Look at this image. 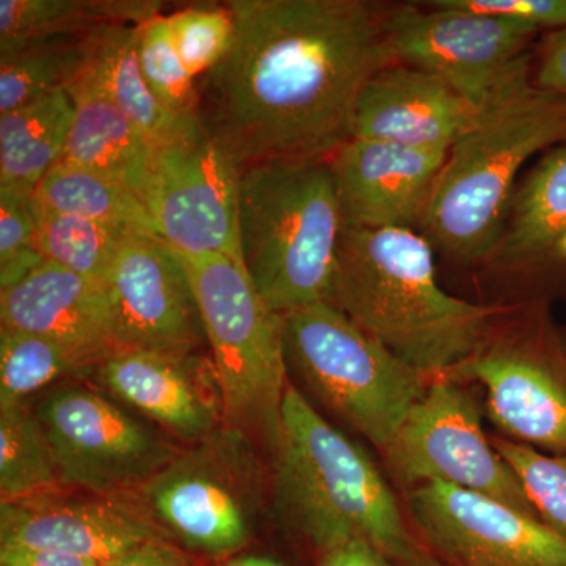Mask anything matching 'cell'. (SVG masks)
Returning a JSON list of instances; mask_svg holds the SVG:
<instances>
[{"instance_id": "obj_25", "label": "cell", "mask_w": 566, "mask_h": 566, "mask_svg": "<svg viewBox=\"0 0 566 566\" xmlns=\"http://www.w3.org/2000/svg\"><path fill=\"white\" fill-rule=\"evenodd\" d=\"M74 114L69 91H59L0 115V186L36 188L61 161Z\"/></svg>"}, {"instance_id": "obj_19", "label": "cell", "mask_w": 566, "mask_h": 566, "mask_svg": "<svg viewBox=\"0 0 566 566\" xmlns=\"http://www.w3.org/2000/svg\"><path fill=\"white\" fill-rule=\"evenodd\" d=\"M479 112L434 74L395 63L360 95L353 137L449 155Z\"/></svg>"}, {"instance_id": "obj_6", "label": "cell", "mask_w": 566, "mask_h": 566, "mask_svg": "<svg viewBox=\"0 0 566 566\" xmlns=\"http://www.w3.org/2000/svg\"><path fill=\"white\" fill-rule=\"evenodd\" d=\"M196 294L222 420L274 449L286 389L283 315L271 311L241 263L226 255H180Z\"/></svg>"}, {"instance_id": "obj_18", "label": "cell", "mask_w": 566, "mask_h": 566, "mask_svg": "<svg viewBox=\"0 0 566 566\" xmlns=\"http://www.w3.org/2000/svg\"><path fill=\"white\" fill-rule=\"evenodd\" d=\"M0 327L50 338L84 370L117 352L106 289L46 260L0 290Z\"/></svg>"}, {"instance_id": "obj_42", "label": "cell", "mask_w": 566, "mask_h": 566, "mask_svg": "<svg viewBox=\"0 0 566 566\" xmlns=\"http://www.w3.org/2000/svg\"><path fill=\"white\" fill-rule=\"evenodd\" d=\"M439 566H441V565H439Z\"/></svg>"}, {"instance_id": "obj_7", "label": "cell", "mask_w": 566, "mask_h": 566, "mask_svg": "<svg viewBox=\"0 0 566 566\" xmlns=\"http://www.w3.org/2000/svg\"><path fill=\"white\" fill-rule=\"evenodd\" d=\"M286 363L331 411L385 452L427 390L428 376L331 303L283 315Z\"/></svg>"}, {"instance_id": "obj_11", "label": "cell", "mask_w": 566, "mask_h": 566, "mask_svg": "<svg viewBox=\"0 0 566 566\" xmlns=\"http://www.w3.org/2000/svg\"><path fill=\"white\" fill-rule=\"evenodd\" d=\"M241 169L202 123L156 145L145 197L159 237L180 255H226L240 248Z\"/></svg>"}, {"instance_id": "obj_30", "label": "cell", "mask_w": 566, "mask_h": 566, "mask_svg": "<svg viewBox=\"0 0 566 566\" xmlns=\"http://www.w3.org/2000/svg\"><path fill=\"white\" fill-rule=\"evenodd\" d=\"M77 371L84 367L62 345L0 327V403H24L29 395Z\"/></svg>"}, {"instance_id": "obj_1", "label": "cell", "mask_w": 566, "mask_h": 566, "mask_svg": "<svg viewBox=\"0 0 566 566\" xmlns=\"http://www.w3.org/2000/svg\"><path fill=\"white\" fill-rule=\"evenodd\" d=\"M234 41L197 80V117L241 172L329 159L357 103L395 65L382 7L365 0H230Z\"/></svg>"}, {"instance_id": "obj_40", "label": "cell", "mask_w": 566, "mask_h": 566, "mask_svg": "<svg viewBox=\"0 0 566 566\" xmlns=\"http://www.w3.org/2000/svg\"><path fill=\"white\" fill-rule=\"evenodd\" d=\"M226 566H283L271 558L259 556H241L232 558Z\"/></svg>"}, {"instance_id": "obj_33", "label": "cell", "mask_w": 566, "mask_h": 566, "mask_svg": "<svg viewBox=\"0 0 566 566\" xmlns=\"http://www.w3.org/2000/svg\"><path fill=\"white\" fill-rule=\"evenodd\" d=\"M167 18L178 55L196 80L214 69L232 50L237 28L226 3L186 7Z\"/></svg>"}, {"instance_id": "obj_41", "label": "cell", "mask_w": 566, "mask_h": 566, "mask_svg": "<svg viewBox=\"0 0 566 566\" xmlns=\"http://www.w3.org/2000/svg\"><path fill=\"white\" fill-rule=\"evenodd\" d=\"M558 253H560L562 259L566 260V237L558 244Z\"/></svg>"}, {"instance_id": "obj_16", "label": "cell", "mask_w": 566, "mask_h": 566, "mask_svg": "<svg viewBox=\"0 0 566 566\" xmlns=\"http://www.w3.org/2000/svg\"><path fill=\"white\" fill-rule=\"evenodd\" d=\"M163 539L144 504L123 495L62 501L48 495L0 505V547H28L104 564Z\"/></svg>"}, {"instance_id": "obj_15", "label": "cell", "mask_w": 566, "mask_h": 566, "mask_svg": "<svg viewBox=\"0 0 566 566\" xmlns=\"http://www.w3.org/2000/svg\"><path fill=\"white\" fill-rule=\"evenodd\" d=\"M104 289L117 349L189 357L207 340L180 256L158 234H126Z\"/></svg>"}, {"instance_id": "obj_31", "label": "cell", "mask_w": 566, "mask_h": 566, "mask_svg": "<svg viewBox=\"0 0 566 566\" xmlns=\"http://www.w3.org/2000/svg\"><path fill=\"white\" fill-rule=\"evenodd\" d=\"M137 55L156 99L177 117H197V80L178 55L169 18L156 14L137 25Z\"/></svg>"}, {"instance_id": "obj_27", "label": "cell", "mask_w": 566, "mask_h": 566, "mask_svg": "<svg viewBox=\"0 0 566 566\" xmlns=\"http://www.w3.org/2000/svg\"><path fill=\"white\" fill-rule=\"evenodd\" d=\"M84 66V36L35 41L0 54V115L66 91Z\"/></svg>"}, {"instance_id": "obj_21", "label": "cell", "mask_w": 566, "mask_h": 566, "mask_svg": "<svg viewBox=\"0 0 566 566\" xmlns=\"http://www.w3.org/2000/svg\"><path fill=\"white\" fill-rule=\"evenodd\" d=\"M66 91L73 98L76 114L57 164L118 182L145 203L158 144L84 73Z\"/></svg>"}, {"instance_id": "obj_12", "label": "cell", "mask_w": 566, "mask_h": 566, "mask_svg": "<svg viewBox=\"0 0 566 566\" xmlns=\"http://www.w3.org/2000/svg\"><path fill=\"white\" fill-rule=\"evenodd\" d=\"M386 29L397 63L434 74L479 107L531 59L539 32L436 2L387 11Z\"/></svg>"}, {"instance_id": "obj_20", "label": "cell", "mask_w": 566, "mask_h": 566, "mask_svg": "<svg viewBox=\"0 0 566 566\" xmlns=\"http://www.w3.org/2000/svg\"><path fill=\"white\" fill-rule=\"evenodd\" d=\"M196 356L117 349L96 365L98 381L114 397L185 441L219 430L221 400L214 397Z\"/></svg>"}, {"instance_id": "obj_22", "label": "cell", "mask_w": 566, "mask_h": 566, "mask_svg": "<svg viewBox=\"0 0 566 566\" xmlns=\"http://www.w3.org/2000/svg\"><path fill=\"white\" fill-rule=\"evenodd\" d=\"M566 237V144L546 155L516 188L493 262L527 270L562 262Z\"/></svg>"}, {"instance_id": "obj_9", "label": "cell", "mask_w": 566, "mask_h": 566, "mask_svg": "<svg viewBox=\"0 0 566 566\" xmlns=\"http://www.w3.org/2000/svg\"><path fill=\"white\" fill-rule=\"evenodd\" d=\"M145 509L193 551L227 556L251 536L262 472L251 439L223 427L175 455L142 488Z\"/></svg>"}, {"instance_id": "obj_2", "label": "cell", "mask_w": 566, "mask_h": 566, "mask_svg": "<svg viewBox=\"0 0 566 566\" xmlns=\"http://www.w3.org/2000/svg\"><path fill=\"white\" fill-rule=\"evenodd\" d=\"M331 304L428 378L471 359L505 314L444 292L433 245L411 229L344 227Z\"/></svg>"}, {"instance_id": "obj_39", "label": "cell", "mask_w": 566, "mask_h": 566, "mask_svg": "<svg viewBox=\"0 0 566 566\" xmlns=\"http://www.w3.org/2000/svg\"><path fill=\"white\" fill-rule=\"evenodd\" d=\"M84 558L51 553V551L28 549V547H0V566H99Z\"/></svg>"}, {"instance_id": "obj_34", "label": "cell", "mask_w": 566, "mask_h": 566, "mask_svg": "<svg viewBox=\"0 0 566 566\" xmlns=\"http://www.w3.org/2000/svg\"><path fill=\"white\" fill-rule=\"evenodd\" d=\"M35 188L25 185L0 186V264L25 253L36 252Z\"/></svg>"}, {"instance_id": "obj_24", "label": "cell", "mask_w": 566, "mask_h": 566, "mask_svg": "<svg viewBox=\"0 0 566 566\" xmlns=\"http://www.w3.org/2000/svg\"><path fill=\"white\" fill-rule=\"evenodd\" d=\"M150 0H0V54L35 41L85 36L106 24L139 25L161 14Z\"/></svg>"}, {"instance_id": "obj_5", "label": "cell", "mask_w": 566, "mask_h": 566, "mask_svg": "<svg viewBox=\"0 0 566 566\" xmlns=\"http://www.w3.org/2000/svg\"><path fill=\"white\" fill-rule=\"evenodd\" d=\"M342 232L329 159L256 164L241 172V260L275 314L333 301Z\"/></svg>"}, {"instance_id": "obj_13", "label": "cell", "mask_w": 566, "mask_h": 566, "mask_svg": "<svg viewBox=\"0 0 566 566\" xmlns=\"http://www.w3.org/2000/svg\"><path fill=\"white\" fill-rule=\"evenodd\" d=\"M36 415L62 485L95 495L144 488L177 455L150 428L92 390H59Z\"/></svg>"}, {"instance_id": "obj_29", "label": "cell", "mask_w": 566, "mask_h": 566, "mask_svg": "<svg viewBox=\"0 0 566 566\" xmlns=\"http://www.w3.org/2000/svg\"><path fill=\"white\" fill-rule=\"evenodd\" d=\"M35 251L46 262L103 285L126 234L81 216L39 210Z\"/></svg>"}, {"instance_id": "obj_3", "label": "cell", "mask_w": 566, "mask_h": 566, "mask_svg": "<svg viewBox=\"0 0 566 566\" xmlns=\"http://www.w3.org/2000/svg\"><path fill=\"white\" fill-rule=\"evenodd\" d=\"M273 450L275 512L318 553L363 539L395 566H439L374 461L294 387Z\"/></svg>"}, {"instance_id": "obj_28", "label": "cell", "mask_w": 566, "mask_h": 566, "mask_svg": "<svg viewBox=\"0 0 566 566\" xmlns=\"http://www.w3.org/2000/svg\"><path fill=\"white\" fill-rule=\"evenodd\" d=\"M59 480L39 415L24 403H0V497L20 502L48 495Z\"/></svg>"}, {"instance_id": "obj_37", "label": "cell", "mask_w": 566, "mask_h": 566, "mask_svg": "<svg viewBox=\"0 0 566 566\" xmlns=\"http://www.w3.org/2000/svg\"><path fill=\"white\" fill-rule=\"evenodd\" d=\"M319 566H395L376 547L363 539H353L344 545L319 553Z\"/></svg>"}, {"instance_id": "obj_35", "label": "cell", "mask_w": 566, "mask_h": 566, "mask_svg": "<svg viewBox=\"0 0 566 566\" xmlns=\"http://www.w3.org/2000/svg\"><path fill=\"white\" fill-rule=\"evenodd\" d=\"M438 6L469 11L483 17L523 22L538 29L566 25V0H434Z\"/></svg>"}, {"instance_id": "obj_36", "label": "cell", "mask_w": 566, "mask_h": 566, "mask_svg": "<svg viewBox=\"0 0 566 566\" xmlns=\"http://www.w3.org/2000/svg\"><path fill=\"white\" fill-rule=\"evenodd\" d=\"M532 81L542 91L566 98V25L546 36Z\"/></svg>"}, {"instance_id": "obj_8", "label": "cell", "mask_w": 566, "mask_h": 566, "mask_svg": "<svg viewBox=\"0 0 566 566\" xmlns=\"http://www.w3.org/2000/svg\"><path fill=\"white\" fill-rule=\"evenodd\" d=\"M446 378L485 387L488 416L512 441L566 453V331L546 307L499 323Z\"/></svg>"}, {"instance_id": "obj_23", "label": "cell", "mask_w": 566, "mask_h": 566, "mask_svg": "<svg viewBox=\"0 0 566 566\" xmlns=\"http://www.w3.org/2000/svg\"><path fill=\"white\" fill-rule=\"evenodd\" d=\"M84 46L82 73L155 144L181 136L199 120V117L181 118L170 114L153 95L137 55V25H102L84 36Z\"/></svg>"}, {"instance_id": "obj_26", "label": "cell", "mask_w": 566, "mask_h": 566, "mask_svg": "<svg viewBox=\"0 0 566 566\" xmlns=\"http://www.w3.org/2000/svg\"><path fill=\"white\" fill-rule=\"evenodd\" d=\"M35 202L39 210L81 216L118 232L158 234L136 193L76 167L55 164L36 186Z\"/></svg>"}, {"instance_id": "obj_10", "label": "cell", "mask_w": 566, "mask_h": 566, "mask_svg": "<svg viewBox=\"0 0 566 566\" xmlns=\"http://www.w3.org/2000/svg\"><path fill=\"white\" fill-rule=\"evenodd\" d=\"M382 453L390 474L408 491L446 483L539 517L515 472L483 433L471 394L446 376L428 385Z\"/></svg>"}, {"instance_id": "obj_38", "label": "cell", "mask_w": 566, "mask_h": 566, "mask_svg": "<svg viewBox=\"0 0 566 566\" xmlns=\"http://www.w3.org/2000/svg\"><path fill=\"white\" fill-rule=\"evenodd\" d=\"M99 566H188L185 557L164 539L145 543L129 553L104 562Z\"/></svg>"}, {"instance_id": "obj_32", "label": "cell", "mask_w": 566, "mask_h": 566, "mask_svg": "<svg viewBox=\"0 0 566 566\" xmlns=\"http://www.w3.org/2000/svg\"><path fill=\"white\" fill-rule=\"evenodd\" d=\"M515 472L539 520L566 539V453H546L512 439L491 441Z\"/></svg>"}, {"instance_id": "obj_14", "label": "cell", "mask_w": 566, "mask_h": 566, "mask_svg": "<svg viewBox=\"0 0 566 566\" xmlns=\"http://www.w3.org/2000/svg\"><path fill=\"white\" fill-rule=\"evenodd\" d=\"M409 516L441 566H566V539L539 517L446 483L408 491Z\"/></svg>"}, {"instance_id": "obj_17", "label": "cell", "mask_w": 566, "mask_h": 566, "mask_svg": "<svg viewBox=\"0 0 566 566\" xmlns=\"http://www.w3.org/2000/svg\"><path fill=\"white\" fill-rule=\"evenodd\" d=\"M447 156L359 137L346 142L329 158L344 227L420 229Z\"/></svg>"}, {"instance_id": "obj_4", "label": "cell", "mask_w": 566, "mask_h": 566, "mask_svg": "<svg viewBox=\"0 0 566 566\" xmlns=\"http://www.w3.org/2000/svg\"><path fill=\"white\" fill-rule=\"evenodd\" d=\"M524 62L480 107L447 156L420 230L457 262L493 260L528 158L566 144V98L542 91Z\"/></svg>"}]
</instances>
